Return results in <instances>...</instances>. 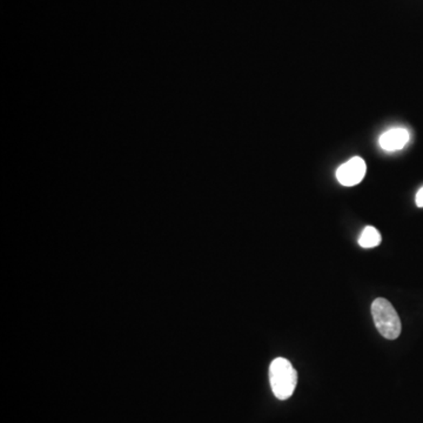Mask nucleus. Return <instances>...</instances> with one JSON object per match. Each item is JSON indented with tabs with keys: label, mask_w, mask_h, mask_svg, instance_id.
I'll use <instances>...</instances> for the list:
<instances>
[{
	"label": "nucleus",
	"mask_w": 423,
	"mask_h": 423,
	"mask_svg": "<svg viewBox=\"0 0 423 423\" xmlns=\"http://www.w3.org/2000/svg\"><path fill=\"white\" fill-rule=\"evenodd\" d=\"M270 382L272 391L279 400L290 399L298 383V373L290 361L278 358L270 363Z\"/></svg>",
	"instance_id": "1"
},
{
	"label": "nucleus",
	"mask_w": 423,
	"mask_h": 423,
	"mask_svg": "<svg viewBox=\"0 0 423 423\" xmlns=\"http://www.w3.org/2000/svg\"><path fill=\"white\" fill-rule=\"evenodd\" d=\"M415 202L419 207H423V187L416 193Z\"/></svg>",
	"instance_id": "6"
},
{
	"label": "nucleus",
	"mask_w": 423,
	"mask_h": 423,
	"mask_svg": "<svg viewBox=\"0 0 423 423\" xmlns=\"http://www.w3.org/2000/svg\"><path fill=\"white\" fill-rule=\"evenodd\" d=\"M409 132L402 127H394L380 137V146L387 152H396L402 149L409 141Z\"/></svg>",
	"instance_id": "4"
},
{
	"label": "nucleus",
	"mask_w": 423,
	"mask_h": 423,
	"mask_svg": "<svg viewBox=\"0 0 423 423\" xmlns=\"http://www.w3.org/2000/svg\"><path fill=\"white\" fill-rule=\"evenodd\" d=\"M371 315L376 329L383 338L395 340L401 334L402 325L394 307L386 299L379 298L371 305Z\"/></svg>",
	"instance_id": "2"
},
{
	"label": "nucleus",
	"mask_w": 423,
	"mask_h": 423,
	"mask_svg": "<svg viewBox=\"0 0 423 423\" xmlns=\"http://www.w3.org/2000/svg\"><path fill=\"white\" fill-rule=\"evenodd\" d=\"M380 242H381V234L371 226H367L360 235L359 245L363 248H374L379 246Z\"/></svg>",
	"instance_id": "5"
},
{
	"label": "nucleus",
	"mask_w": 423,
	"mask_h": 423,
	"mask_svg": "<svg viewBox=\"0 0 423 423\" xmlns=\"http://www.w3.org/2000/svg\"><path fill=\"white\" fill-rule=\"evenodd\" d=\"M367 166L362 158L354 157L345 162L336 171V179L343 186L351 187L362 182L366 175Z\"/></svg>",
	"instance_id": "3"
}]
</instances>
